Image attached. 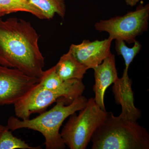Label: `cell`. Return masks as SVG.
Returning a JSON list of instances; mask_svg holds the SVG:
<instances>
[{
  "label": "cell",
  "instance_id": "52a82bcc",
  "mask_svg": "<svg viewBox=\"0 0 149 149\" xmlns=\"http://www.w3.org/2000/svg\"><path fill=\"white\" fill-rule=\"evenodd\" d=\"M40 81L18 69L0 65V106L14 104Z\"/></svg>",
  "mask_w": 149,
  "mask_h": 149
},
{
  "label": "cell",
  "instance_id": "9a60e30c",
  "mask_svg": "<svg viewBox=\"0 0 149 149\" xmlns=\"http://www.w3.org/2000/svg\"><path fill=\"white\" fill-rule=\"evenodd\" d=\"M12 132L6 127L0 133V149L41 148L40 146H30L22 139L15 137Z\"/></svg>",
  "mask_w": 149,
  "mask_h": 149
},
{
  "label": "cell",
  "instance_id": "5bb4252c",
  "mask_svg": "<svg viewBox=\"0 0 149 149\" xmlns=\"http://www.w3.org/2000/svg\"><path fill=\"white\" fill-rule=\"evenodd\" d=\"M132 47H128L124 41L115 40V49L118 55H121L125 61V68L124 71L128 72L129 65L133 62L142 48V45L139 41L136 40Z\"/></svg>",
  "mask_w": 149,
  "mask_h": 149
},
{
  "label": "cell",
  "instance_id": "8fae6325",
  "mask_svg": "<svg viewBox=\"0 0 149 149\" xmlns=\"http://www.w3.org/2000/svg\"><path fill=\"white\" fill-rule=\"evenodd\" d=\"M54 66L56 72L63 81L72 79L82 80L89 69L77 61L69 51L61 56Z\"/></svg>",
  "mask_w": 149,
  "mask_h": 149
},
{
  "label": "cell",
  "instance_id": "2e32d148",
  "mask_svg": "<svg viewBox=\"0 0 149 149\" xmlns=\"http://www.w3.org/2000/svg\"><path fill=\"white\" fill-rule=\"evenodd\" d=\"M64 81L59 77L56 71L55 66L44 71L42 76L40 79L39 85L47 90H55L60 88Z\"/></svg>",
  "mask_w": 149,
  "mask_h": 149
},
{
  "label": "cell",
  "instance_id": "8992f818",
  "mask_svg": "<svg viewBox=\"0 0 149 149\" xmlns=\"http://www.w3.org/2000/svg\"><path fill=\"white\" fill-rule=\"evenodd\" d=\"M149 19V4L141 3L135 10L128 12L123 16L96 22L95 27L99 32H107L113 40L133 44L136 37L148 31Z\"/></svg>",
  "mask_w": 149,
  "mask_h": 149
},
{
  "label": "cell",
  "instance_id": "4fadbf2b",
  "mask_svg": "<svg viewBox=\"0 0 149 149\" xmlns=\"http://www.w3.org/2000/svg\"><path fill=\"white\" fill-rule=\"evenodd\" d=\"M45 17L51 19L56 14L64 18L66 12L65 0H29Z\"/></svg>",
  "mask_w": 149,
  "mask_h": 149
},
{
  "label": "cell",
  "instance_id": "7c38bea8",
  "mask_svg": "<svg viewBox=\"0 0 149 149\" xmlns=\"http://www.w3.org/2000/svg\"><path fill=\"white\" fill-rule=\"evenodd\" d=\"M0 9L5 15L17 12L32 14L40 19H45L42 14L29 0H0Z\"/></svg>",
  "mask_w": 149,
  "mask_h": 149
},
{
  "label": "cell",
  "instance_id": "9c48e42d",
  "mask_svg": "<svg viewBox=\"0 0 149 149\" xmlns=\"http://www.w3.org/2000/svg\"><path fill=\"white\" fill-rule=\"evenodd\" d=\"M93 69L95 81L93 86L95 94L94 98L96 104L102 109L106 111L104 101L106 91L118 78L115 56L112 53L110 54L100 64Z\"/></svg>",
  "mask_w": 149,
  "mask_h": 149
},
{
  "label": "cell",
  "instance_id": "7a4b0ae2",
  "mask_svg": "<svg viewBox=\"0 0 149 149\" xmlns=\"http://www.w3.org/2000/svg\"><path fill=\"white\" fill-rule=\"evenodd\" d=\"M88 101V99L82 95L70 103L64 97L59 98L52 108L40 113L32 119L22 120L11 116L6 127L12 131L21 128L38 131L45 137L46 149H65L66 146L60 133V129L67 118L83 109Z\"/></svg>",
  "mask_w": 149,
  "mask_h": 149
},
{
  "label": "cell",
  "instance_id": "30bf717a",
  "mask_svg": "<svg viewBox=\"0 0 149 149\" xmlns=\"http://www.w3.org/2000/svg\"><path fill=\"white\" fill-rule=\"evenodd\" d=\"M132 83L128 72L123 71L122 77L120 78L118 77L113 83V92L116 102L118 104H120L122 108L119 116L132 121H137L141 117V113L134 105Z\"/></svg>",
  "mask_w": 149,
  "mask_h": 149
},
{
  "label": "cell",
  "instance_id": "6da1fadb",
  "mask_svg": "<svg viewBox=\"0 0 149 149\" xmlns=\"http://www.w3.org/2000/svg\"><path fill=\"white\" fill-rule=\"evenodd\" d=\"M39 40L38 33L29 22L17 17L5 20L0 18V65L40 79L45 62Z\"/></svg>",
  "mask_w": 149,
  "mask_h": 149
},
{
  "label": "cell",
  "instance_id": "5b68a950",
  "mask_svg": "<svg viewBox=\"0 0 149 149\" xmlns=\"http://www.w3.org/2000/svg\"><path fill=\"white\" fill-rule=\"evenodd\" d=\"M69 116L61 135L65 146L70 149H85L97 128L106 119L108 112L96 104L94 98L88 100L83 109Z\"/></svg>",
  "mask_w": 149,
  "mask_h": 149
},
{
  "label": "cell",
  "instance_id": "d6986e66",
  "mask_svg": "<svg viewBox=\"0 0 149 149\" xmlns=\"http://www.w3.org/2000/svg\"><path fill=\"white\" fill-rule=\"evenodd\" d=\"M4 15H5L2 12L1 10L0 9V18H1V17L2 16H4Z\"/></svg>",
  "mask_w": 149,
  "mask_h": 149
},
{
  "label": "cell",
  "instance_id": "ac0fdd59",
  "mask_svg": "<svg viewBox=\"0 0 149 149\" xmlns=\"http://www.w3.org/2000/svg\"><path fill=\"white\" fill-rule=\"evenodd\" d=\"M6 126H4V125L0 124V133L2 132L3 130H4L5 129H6Z\"/></svg>",
  "mask_w": 149,
  "mask_h": 149
},
{
  "label": "cell",
  "instance_id": "3957f363",
  "mask_svg": "<svg viewBox=\"0 0 149 149\" xmlns=\"http://www.w3.org/2000/svg\"><path fill=\"white\" fill-rule=\"evenodd\" d=\"M91 141L93 149H149V133L137 121L108 112Z\"/></svg>",
  "mask_w": 149,
  "mask_h": 149
},
{
  "label": "cell",
  "instance_id": "ba28073f",
  "mask_svg": "<svg viewBox=\"0 0 149 149\" xmlns=\"http://www.w3.org/2000/svg\"><path fill=\"white\" fill-rule=\"evenodd\" d=\"M113 41L109 37L104 40L92 42L85 40L78 45H71L69 52L89 69H94L111 53V47Z\"/></svg>",
  "mask_w": 149,
  "mask_h": 149
},
{
  "label": "cell",
  "instance_id": "277c9868",
  "mask_svg": "<svg viewBox=\"0 0 149 149\" xmlns=\"http://www.w3.org/2000/svg\"><path fill=\"white\" fill-rule=\"evenodd\" d=\"M85 88L82 80L78 79L65 80L62 86L55 90L44 89L38 83L14 104L15 115L21 120H28L33 113L45 111L61 97H64L70 103L82 95Z\"/></svg>",
  "mask_w": 149,
  "mask_h": 149
},
{
  "label": "cell",
  "instance_id": "e0dca14e",
  "mask_svg": "<svg viewBox=\"0 0 149 149\" xmlns=\"http://www.w3.org/2000/svg\"><path fill=\"white\" fill-rule=\"evenodd\" d=\"M141 0H125V2L127 6L133 7L136 6Z\"/></svg>",
  "mask_w": 149,
  "mask_h": 149
}]
</instances>
